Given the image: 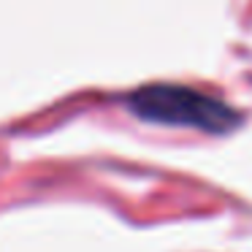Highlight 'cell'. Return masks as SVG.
Here are the masks:
<instances>
[{
    "instance_id": "obj_1",
    "label": "cell",
    "mask_w": 252,
    "mask_h": 252,
    "mask_svg": "<svg viewBox=\"0 0 252 252\" xmlns=\"http://www.w3.org/2000/svg\"><path fill=\"white\" fill-rule=\"evenodd\" d=\"M127 109L147 122L198 127L206 133H228L241 122L239 111L212 95L176 84H149L127 95Z\"/></svg>"
}]
</instances>
